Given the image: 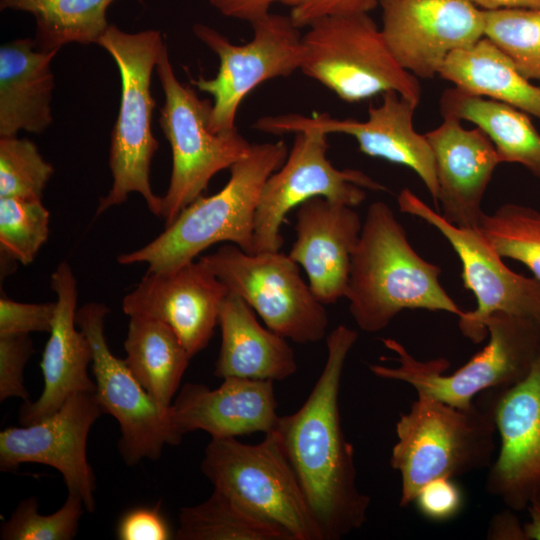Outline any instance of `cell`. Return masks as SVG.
<instances>
[{
  "instance_id": "cell-1",
  "label": "cell",
  "mask_w": 540,
  "mask_h": 540,
  "mask_svg": "<svg viewBox=\"0 0 540 540\" xmlns=\"http://www.w3.org/2000/svg\"><path fill=\"white\" fill-rule=\"evenodd\" d=\"M358 333L339 325L326 338L323 370L304 404L280 416L275 432L298 479L321 540H339L367 521L370 497L357 485L354 449L341 424L342 373Z\"/></svg>"
},
{
  "instance_id": "cell-2",
  "label": "cell",
  "mask_w": 540,
  "mask_h": 540,
  "mask_svg": "<svg viewBox=\"0 0 540 540\" xmlns=\"http://www.w3.org/2000/svg\"><path fill=\"white\" fill-rule=\"evenodd\" d=\"M441 268L422 258L410 244L393 210L382 201L368 207L352 254L345 298L358 327L385 329L403 310H461L440 283Z\"/></svg>"
},
{
  "instance_id": "cell-3",
  "label": "cell",
  "mask_w": 540,
  "mask_h": 540,
  "mask_svg": "<svg viewBox=\"0 0 540 540\" xmlns=\"http://www.w3.org/2000/svg\"><path fill=\"white\" fill-rule=\"evenodd\" d=\"M288 152L282 140L252 145L249 153L229 168L230 177L220 191L198 197L160 235L142 248L119 255L117 261L123 265L146 263L147 272L152 273L175 270L219 242L252 253L260 194Z\"/></svg>"
},
{
  "instance_id": "cell-4",
  "label": "cell",
  "mask_w": 540,
  "mask_h": 540,
  "mask_svg": "<svg viewBox=\"0 0 540 540\" xmlns=\"http://www.w3.org/2000/svg\"><path fill=\"white\" fill-rule=\"evenodd\" d=\"M395 431L390 465L400 474L401 507L427 482L488 468L494 459L497 430L486 392L469 408L417 394Z\"/></svg>"
},
{
  "instance_id": "cell-5",
  "label": "cell",
  "mask_w": 540,
  "mask_h": 540,
  "mask_svg": "<svg viewBox=\"0 0 540 540\" xmlns=\"http://www.w3.org/2000/svg\"><path fill=\"white\" fill-rule=\"evenodd\" d=\"M116 63L121 79L120 105L111 133L109 167L113 183L99 199L96 216L124 203L129 194H140L148 209L161 217L162 197L150 184L151 160L158 141L151 129L155 101L151 77L165 41L158 30L128 33L110 24L97 43Z\"/></svg>"
},
{
  "instance_id": "cell-6",
  "label": "cell",
  "mask_w": 540,
  "mask_h": 540,
  "mask_svg": "<svg viewBox=\"0 0 540 540\" xmlns=\"http://www.w3.org/2000/svg\"><path fill=\"white\" fill-rule=\"evenodd\" d=\"M484 325L487 345L452 374H444L449 367L447 359L421 361L392 338L382 342L396 354L392 360L397 366L373 364L369 369L379 378L409 384L417 394L469 408L481 393L508 388L524 379L540 354V324L497 312Z\"/></svg>"
},
{
  "instance_id": "cell-7",
  "label": "cell",
  "mask_w": 540,
  "mask_h": 540,
  "mask_svg": "<svg viewBox=\"0 0 540 540\" xmlns=\"http://www.w3.org/2000/svg\"><path fill=\"white\" fill-rule=\"evenodd\" d=\"M308 28L300 71L341 100L355 103L395 91L420 102L417 77L399 64L368 13L327 17Z\"/></svg>"
},
{
  "instance_id": "cell-8",
  "label": "cell",
  "mask_w": 540,
  "mask_h": 540,
  "mask_svg": "<svg viewBox=\"0 0 540 540\" xmlns=\"http://www.w3.org/2000/svg\"><path fill=\"white\" fill-rule=\"evenodd\" d=\"M155 69L164 93L159 124L172 151L170 182L161 211L167 227L202 195L213 176L246 156L252 145L237 128L221 133L210 129L212 103L177 79L166 43Z\"/></svg>"
},
{
  "instance_id": "cell-9",
  "label": "cell",
  "mask_w": 540,
  "mask_h": 540,
  "mask_svg": "<svg viewBox=\"0 0 540 540\" xmlns=\"http://www.w3.org/2000/svg\"><path fill=\"white\" fill-rule=\"evenodd\" d=\"M201 469L214 490L279 526L292 540H321L275 431L254 445L235 437L212 438L205 448Z\"/></svg>"
},
{
  "instance_id": "cell-10",
  "label": "cell",
  "mask_w": 540,
  "mask_h": 540,
  "mask_svg": "<svg viewBox=\"0 0 540 540\" xmlns=\"http://www.w3.org/2000/svg\"><path fill=\"white\" fill-rule=\"evenodd\" d=\"M199 260L229 292L243 298L272 331L298 344L315 343L325 337V305L289 255L280 251L247 253L229 243Z\"/></svg>"
},
{
  "instance_id": "cell-11",
  "label": "cell",
  "mask_w": 540,
  "mask_h": 540,
  "mask_svg": "<svg viewBox=\"0 0 540 540\" xmlns=\"http://www.w3.org/2000/svg\"><path fill=\"white\" fill-rule=\"evenodd\" d=\"M253 37L234 44L214 28L197 23L195 36L219 59L214 78H191L199 90L212 96L210 129L215 133L236 129L235 120L245 97L267 80L300 70L304 46L299 28L289 16L268 13L251 23Z\"/></svg>"
},
{
  "instance_id": "cell-12",
  "label": "cell",
  "mask_w": 540,
  "mask_h": 540,
  "mask_svg": "<svg viewBox=\"0 0 540 540\" xmlns=\"http://www.w3.org/2000/svg\"><path fill=\"white\" fill-rule=\"evenodd\" d=\"M327 135L314 128L295 133L284 163L266 180L260 194L252 253L279 251L286 215L314 197L356 207L365 200V189L387 190L360 170L334 167L327 157Z\"/></svg>"
},
{
  "instance_id": "cell-13",
  "label": "cell",
  "mask_w": 540,
  "mask_h": 540,
  "mask_svg": "<svg viewBox=\"0 0 540 540\" xmlns=\"http://www.w3.org/2000/svg\"><path fill=\"white\" fill-rule=\"evenodd\" d=\"M401 212L419 217L449 242L462 265L464 288L473 292L477 307L463 311L459 329L478 344L486 339L485 320L502 312L540 324V281L512 271L488 244L478 229L457 227L430 208L409 188L397 197Z\"/></svg>"
},
{
  "instance_id": "cell-14",
  "label": "cell",
  "mask_w": 540,
  "mask_h": 540,
  "mask_svg": "<svg viewBox=\"0 0 540 540\" xmlns=\"http://www.w3.org/2000/svg\"><path fill=\"white\" fill-rule=\"evenodd\" d=\"M108 312L103 303L89 302L77 309L75 317L91 344L95 394L104 412L120 425L119 450L125 463L135 465L143 459L156 460L165 445H177L181 438L171 425L169 409L162 408L125 360L111 352L104 334Z\"/></svg>"
},
{
  "instance_id": "cell-15",
  "label": "cell",
  "mask_w": 540,
  "mask_h": 540,
  "mask_svg": "<svg viewBox=\"0 0 540 540\" xmlns=\"http://www.w3.org/2000/svg\"><path fill=\"white\" fill-rule=\"evenodd\" d=\"M417 105L401 94L389 91L382 94L379 105L369 107L365 121L338 119L327 113L312 116L291 113L260 117L253 127L274 135L314 128L326 134L352 136L362 153L413 170L436 206L438 183L434 155L425 134H419L413 127Z\"/></svg>"
},
{
  "instance_id": "cell-16",
  "label": "cell",
  "mask_w": 540,
  "mask_h": 540,
  "mask_svg": "<svg viewBox=\"0 0 540 540\" xmlns=\"http://www.w3.org/2000/svg\"><path fill=\"white\" fill-rule=\"evenodd\" d=\"M95 392L72 394L50 416L0 432V469L14 472L21 464L39 463L58 470L68 492L80 495L87 512L95 509V476L86 443L95 421L104 414Z\"/></svg>"
},
{
  "instance_id": "cell-17",
  "label": "cell",
  "mask_w": 540,
  "mask_h": 540,
  "mask_svg": "<svg viewBox=\"0 0 540 540\" xmlns=\"http://www.w3.org/2000/svg\"><path fill=\"white\" fill-rule=\"evenodd\" d=\"M485 392L499 437L485 489L507 508L522 512L540 500V354L520 382Z\"/></svg>"
},
{
  "instance_id": "cell-18",
  "label": "cell",
  "mask_w": 540,
  "mask_h": 540,
  "mask_svg": "<svg viewBox=\"0 0 540 540\" xmlns=\"http://www.w3.org/2000/svg\"><path fill=\"white\" fill-rule=\"evenodd\" d=\"M382 32L399 64L417 78L484 37L483 10L466 0H380Z\"/></svg>"
},
{
  "instance_id": "cell-19",
  "label": "cell",
  "mask_w": 540,
  "mask_h": 540,
  "mask_svg": "<svg viewBox=\"0 0 540 540\" xmlns=\"http://www.w3.org/2000/svg\"><path fill=\"white\" fill-rule=\"evenodd\" d=\"M227 287L200 260L167 272L146 273L122 301L129 317L167 324L191 357L203 350L218 324Z\"/></svg>"
},
{
  "instance_id": "cell-20",
  "label": "cell",
  "mask_w": 540,
  "mask_h": 540,
  "mask_svg": "<svg viewBox=\"0 0 540 540\" xmlns=\"http://www.w3.org/2000/svg\"><path fill=\"white\" fill-rule=\"evenodd\" d=\"M425 136L434 155L442 217L457 227L478 229L483 196L501 164L494 144L480 128L466 129L453 116H443Z\"/></svg>"
},
{
  "instance_id": "cell-21",
  "label": "cell",
  "mask_w": 540,
  "mask_h": 540,
  "mask_svg": "<svg viewBox=\"0 0 540 540\" xmlns=\"http://www.w3.org/2000/svg\"><path fill=\"white\" fill-rule=\"evenodd\" d=\"M271 380L227 377L216 389L186 383L169 408L175 433L202 430L212 438H229L275 430L279 415Z\"/></svg>"
},
{
  "instance_id": "cell-22",
  "label": "cell",
  "mask_w": 540,
  "mask_h": 540,
  "mask_svg": "<svg viewBox=\"0 0 540 540\" xmlns=\"http://www.w3.org/2000/svg\"><path fill=\"white\" fill-rule=\"evenodd\" d=\"M362 224L353 207L324 197L298 207L296 240L288 255L303 267L312 292L324 305L345 297Z\"/></svg>"
},
{
  "instance_id": "cell-23",
  "label": "cell",
  "mask_w": 540,
  "mask_h": 540,
  "mask_svg": "<svg viewBox=\"0 0 540 540\" xmlns=\"http://www.w3.org/2000/svg\"><path fill=\"white\" fill-rule=\"evenodd\" d=\"M56 293V311L41 360L44 387L40 397L20 408L22 425L38 422L54 412L74 393L96 392L87 368L92 348L87 336L76 329L77 281L67 262H61L51 276Z\"/></svg>"
},
{
  "instance_id": "cell-24",
  "label": "cell",
  "mask_w": 540,
  "mask_h": 540,
  "mask_svg": "<svg viewBox=\"0 0 540 540\" xmlns=\"http://www.w3.org/2000/svg\"><path fill=\"white\" fill-rule=\"evenodd\" d=\"M218 324L221 346L214 375L253 380H283L297 370L295 354L286 338L264 328L249 304L229 292L222 302Z\"/></svg>"
},
{
  "instance_id": "cell-25",
  "label": "cell",
  "mask_w": 540,
  "mask_h": 540,
  "mask_svg": "<svg viewBox=\"0 0 540 540\" xmlns=\"http://www.w3.org/2000/svg\"><path fill=\"white\" fill-rule=\"evenodd\" d=\"M58 52L36 49L33 38L0 47V137L21 130L40 134L53 122L51 62Z\"/></svg>"
},
{
  "instance_id": "cell-26",
  "label": "cell",
  "mask_w": 540,
  "mask_h": 540,
  "mask_svg": "<svg viewBox=\"0 0 540 540\" xmlns=\"http://www.w3.org/2000/svg\"><path fill=\"white\" fill-rule=\"evenodd\" d=\"M438 76L466 93L505 103L540 119V86L525 78L486 37L453 51Z\"/></svg>"
},
{
  "instance_id": "cell-27",
  "label": "cell",
  "mask_w": 540,
  "mask_h": 540,
  "mask_svg": "<svg viewBox=\"0 0 540 540\" xmlns=\"http://www.w3.org/2000/svg\"><path fill=\"white\" fill-rule=\"evenodd\" d=\"M439 106L442 116L480 128L494 144L501 163H518L540 179V133L528 114L456 87L443 92Z\"/></svg>"
},
{
  "instance_id": "cell-28",
  "label": "cell",
  "mask_w": 540,
  "mask_h": 540,
  "mask_svg": "<svg viewBox=\"0 0 540 540\" xmlns=\"http://www.w3.org/2000/svg\"><path fill=\"white\" fill-rule=\"evenodd\" d=\"M125 363L164 409H169L192 358L167 324L145 317H130L124 342Z\"/></svg>"
},
{
  "instance_id": "cell-29",
  "label": "cell",
  "mask_w": 540,
  "mask_h": 540,
  "mask_svg": "<svg viewBox=\"0 0 540 540\" xmlns=\"http://www.w3.org/2000/svg\"><path fill=\"white\" fill-rule=\"evenodd\" d=\"M115 0H0V10L30 13L36 49L58 52L71 43L97 44L109 27L106 13ZM144 2V0H138Z\"/></svg>"
},
{
  "instance_id": "cell-30",
  "label": "cell",
  "mask_w": 540,
  "mask_h": 540,
  "mask_svg": "<svg viewBox=\"0 0 540 540\" xmlns=\"http://www.w3.org/2000/svg\"><path fill=\"white\" fill-rule=\"evenodd\" d=\"M178 540H292L279 526L214 490L204 502L182 507Z\"/></svg>"
},
{
  "instance_id": "cell-31",
  "label": "cell",
  "mask_w": 540,
  "mask_h": 540,
  "mask_svg": "<svg viewBox=\"0 0 540 540\" xmlns=\"http://www.w3.org/2000/svg\"><path fill=\"white\" fill-rule=\"evenodd\" d=\"M478 231L499 256L524 264L540 281V210L505 203L482 215Z\"/></svg>"
},
{
  "instance_id": "cell-32",
  "label": "cell",
  "mask_w": 540,
  "mask_h": 540,
  "mask_svg": "<svg viewBox=\"0 0 540 540\" xmlns=\"http://www.w3.org/2000/svg\"><path fill=\"white\" fill-rule=\"evenodd\" d=\"M484 37L540 84V8L483 10Z\"/></svg>"
},
{
  "instance_id": "cell-33",
  "label": "cell",
  "mask_w": 540,
  "mask_h": 540,
  "mask_svg": "<svg viewBox=\"0 0 540 540\" xmlns=\"http://www.w3.org/2000/svg\"><path fill=\"white\" fill-rule=\"evenodd\" d=\"M50 213L40 199L0 198V253L33 262L49 234Z\"/></svg>"
},
{
  "instance_id": "cell-34",
  "label": "cell",
  "mask_w": 540,
  "mask_h": 540,
  "mask_svg": "<svg viewBox=\"0 0 540 540\" xmlns=\"http://www.w3.org/2000/svg\"><path fill=\"white\" fill-rule=\"evenodd\" d=\"M53 166L27 138L0 137V198L42 200Z\"/></svg>"
},
{
  "instance_id": "cell-35",
  "label": "cell",
  "mask_w": 540,
  "mask_h": 540,
  "mask_svg": "<svg viewBox=\"0 0 540 540\" xmlns=\"http://www.w3.org/2000/svg\"><path fill=\"white\" fill-rule=\"evenodd\" d=\"M35 497L21 501L1 526L3 540H71L78 530L84 504L80 495L68 492L62 507L41 515Z\"/></svg>"
},
{
  "instance_id": "cell-36",
  "label": "cell",
  "mask_w": 540,
  "mask_h": 540,
  "mask_svg": "<svg viewBox=\"0 0 540 540\" xmlns=\"http://www.w3.org/2000/svg\"><path fill=\"white\" fill-rule=\"evenodd\" d=\"M34 353L29 334L0 335V400L18 397L29 401L23 371Z\"/></svg>"
},
{
  "instance_id": "cell-37",
  "label": "cell",
  "mask_w": 540,
  "mask_h": 540,
  "mask_svg": "<svg viewBox=\"0 0 540 540\" xmlns=\"http://www.w3.org/2000/svg\"><path fill=\"white\" fill-rule=\"evenodd\" d=\"M56 302L22 303L0 298V335L48 332L52 329Z\"/></svg>"
},
{
  "instance_id": "cell-38",
  "label": "cell",
  "mask_w": 540,
  "mask_h": 540,
  "mask_svg": "<svg viewBox=\"0 0 540 540\" xmlns=\"http://www.w3.org/2000/svg\"><path fill=\"white\" fill-rule=\"evenodd\" d=\"M413 503L424 517L433 521H445L459 513L463 495L452 478L440 477L424 484Z\"/></svg>"
},
{
  "instance_id": "cell-39",
  "label": "cell",
  "mask_w": 540,
  "mask_h": 540,
  "mask_svg": "<svg viewBox=\"0 0 540 540\" xmlns=\"http://www.w3.org/2000/svg\"><path fill=\"white\" fill-rule=\"evenodd\" d=\"M120 540H168L171 527L158 506H136L121 515L116 524Z\"/></svg>"
},
{
  "instance_id": "cell-40",
  "label": "cell",
  "mask_w": 540,
  "mask_h": 540,
  "mask_svg": "<svg viewBox=\"0 0 540 540\" xmlns=\"http://www.w3.org/2000/svg\"><path fill=\"white\" fill-rule=\"evenodd\" d=\"M380 0H288L289 17L299 29L327 17L369 13Z\"/></svg>"
},
{
  "instance_id": "cell-41",
  "label": "cell",
  "mask_w": 540,
  "mask_h": 540,
  "mask_svg": "<svg viewBox=\"0 0 540 540\" xmlns=\"http://www.w3.org/2000/svg\"><path fill=\"white\" fill-rule=\"evenodd\" d=\"M221 14L234 19L254 21L270 13L275 3L287 4L288 0H206Z\"/></svg>"
},
{
  "instance_id": "cell-42",
  "label": "cell",
  "mask_w": 540,
  "mask_h": 540,
  "mask_svg": "<svg viewBox=\"0 0 540 540\" xmlns=\"http://www.w3.org/2000/svg\"><path fill=\"white\" fill-rule=\"evenodd\" d=\"M487 538L491 540H526L524 524H521L516 511L507 510L496 513L490 521Z\"/></svg>"
},
{
  "instance_id": "cell-43",
  "label": "cell",
  "mask_w": 540,
  "mask_h": 540,
  "mask_svg": "<svg viewBox=\"0 0 540 540\" xmlns=\"http://www.w3.org/2000/svg\"><path fill=\"white\" fill-rule=\"evenodd\" d=\"M481 10L540 8V0H466Z\"/></svg>"
},
{
  "instance_id": "cell-44",
  "label": "cell",
  "mask_w": 540,
  "mask_h": 540,
  "mask_svg": "<svg viewBox=\"0 0 540 540\" xmlns=\"http://www.w3.org/2000/svg\"><path fill=\"white\" fill-rule=\"evenodd\" d=\"M529 521L524 524L526 540H540V500L531 503L527 509Z\"/></svg>"
}]
</instances>
